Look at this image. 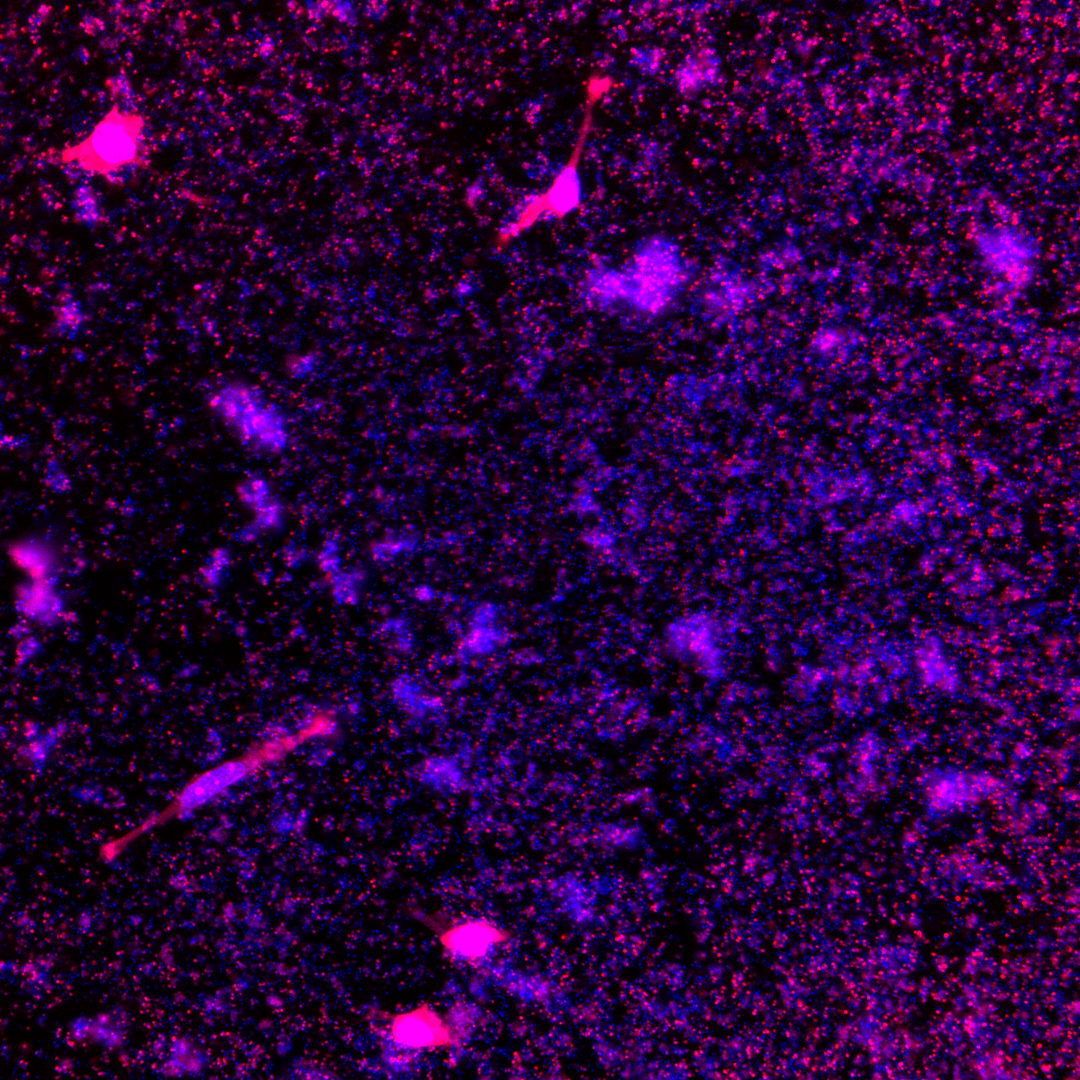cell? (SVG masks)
<instances>
[{
    "label": "cell",
    "mask_w": 1080,
    "mask_h": 1080,
    "mask_svg": "<svg viewBox=\"0 0 1080 1080\" xmlns=\"http://www.w3.org/2000/svg\"><path fill=\"white\" fill-rule=\"evenodd\" d=\"M236 492L240 501L254 513L252 527L270 528L281 521L284 507L266 479L260 476L246 478L237 485Z\"/></svg>",
    "instance_id": "obj_12"
},
{
    "label": "cell",
    "mask_w": 1080,
    "mask_h": 1080,
    "mask_svg": "<svg viewBox=\"0 0 1080 1080\" xmlns=\"http://www.w3.org/2000/svg\"><path fill=\"white\" fill-rule=\"evenodd\" d=\"M504 939L503 931L484 920H467L439 935L441 945L450 956L469 962L485 957Z\"/></svg>",
    "instance_id": "obj_8"
},
{
    "label": "cell",
    "mask_w": 1080,
    "mask_h": 1080,
    "mask_svg": "<svg viewBox=\"0 0 1080 1080\" xmlns=\"http://www.w3.org/2000/svg\"><path fill=\"white\" fill-rule=\"evenodd\" d=\"M54 577L31 579L18 592L19 609L33 620L50 624L61 615L62 603L54 588Z\"/></svg>",
    "instance_id": "obj_13"
},
{
    "label": "cell",
    "mask_w": 1080,
    "mask_h": 1080,
    "mask_svg": "<svg viewBox=\"0 0 1080 1080\" xmlns=\"http://www.w3.org/2000/svg\"><path fill=\"white\" fill-rule=\"evenodd\" d=\"M678 630L681 631V636L689 638L677 643L681 647L678 650L684 657L700 666H721V647L718 645L719 639L714 633L716 628L713 623L696 617L679 625Z\"/></svg>",
    "instance_id": "obj_11"
},
{
    "label": "cell",
    "mask_w": 1080,
    "mask_h": 1080,
    "mask_svg": "<svg viewBox=\"0 0 1080 1080\" xmlns=\"http://www.w3.org/2000/svg\"><path fill=\"white\" fill-rule=\"evenodd\" d=\"M295 745L296 738L294 737L269 741L240 757L226 761L197 775L189 781L164 810L123 837L116 839L117 844L121 848H125L130 842L149 829L204 805L214 796L239 782L254 770L282 758Z\"/></svg>",
    "instance_id": "obj_4"
},
{
    "label": "cell",
    "mask_w": 1080,
    "mask_h": 1080,
    "mask_svg": "<svg viewBox=\"0 0 1080 1080\" xmlns=\"http://www.w3.org/2000/svg\"><path fill=\"white\" fill-rule=\"evenodd\" d=\"M73 208L78 221L94 224L100 219L95 196L89 187L82 186L75 191Z\"/></svg>",
    "instance_id": "obj_16"
},
{
    "label": "cell",
    "mask_w": 1080,
    "mask_h": 1080,
    "mask_svg": "<svg viewBox=\"0 0 1080 1080\" xmlns=\"http://www.w3.org/2000/svg\"><path fill=\"white\" fill-rule=\"evenodd\" d=\"M205 1061L202 1051L187 1039L181 1038L171 1043L168 1057L160 1071L166 1076L194 1074L203 1068Z\"/></svg>",
    "instance_id": "obj_15"
},
{
    "label": "cell",
    "mask_w": 1080,
    "mask_h": 1080,
    "mask_svg": "<svg viewBox=\"0 0 1080 1080\" xmlns=\"http://www.w3.org/2000/svg\"><path fill=\"white\" fill-rule=\"evenodd\" d=\"M143 126L138 115L120 113L117 106L78 145L62 152L64 162L78 161L87 171L107 174L136 161Z\"/></svg>",
    "instance_id": "obj_5"
},
{
    "label": "cell",
    "mask_w": 1080,
    "mask_h": 1080,
    "mask_svg": "<svg viewBox=\"0 0 1080 1080\" xmlns=\"http://www.w3.org/2000/svg\"><path fill=\"white\" fill-rule=\"evenodd\" d=\"M213 413L245 446L276 455L287 447L288 423L281 410L253 385L234 381L213 392Z\"/></svg>",
    "instance_id": "obj_2"
},
{
    "label": "cell",
    "mask_w": 1080,
    "mask_h": 1080,
    "mask_svg": "<svg viewBox=\"0 0 1080 1080\" xmlns=\"http://www.w3.org/2000/svg\"><path fill=\"white\" fill-rule=\"evenodd\" d=\"M979 251L987 267L1005 282L1021 286L1032 276L1035 251L1022 237L1007 232L979 238Z\"/></svg>",
    "instance_id": "obj_7"
},
{
    "label": "cell",
    "mask_w": 1080,
    "mask_h": 1080,
    "mask_svg": "<svg viewBox=\"0 0 1080 1080\" xmlns=\"http://www.w3.org/2000/svg\"><path fill=\"white\" fill-rule=\"evenodd\" d=\"M128 1024L126 1013L115 1008L92 1017L79 1016L68 1027L71 1037L77 1042L88 1040L107 1049H116L126 1040Z\"/></svg>",
    "instance_id": "obj_10"
},
{
    "label": "cell",
    "mask_w": 1080,
    "mask_h": 1080,
    "mask_svg": "<svg viewBox=\"0 0 1080 1080\" xmlns=\"http://www.w3.org/2000/svg\"><path fill=\"white\" fill-rule=\"evenodd\" d=\"M722 59L710 46L689 51L677 66L675 83L680 94L693 97L714 86L721 76Z\"/></svg>",
    "instance_id": "obj_9"
},
{
    "label": "cell",
    "mask_w": 1080,
    "mask_h": 1080,
    "mask_svg": "<svg viewBox=\"0 0 1080 1080\" xmlns=\"http://www.w3.org/2000/svg\"><path fill=\"white\" fill-rule=\"evenodd\" d=\"M662 51L652 47H639L631 51L632 65L643 73L654 74L661 63Z\"/></svg>",
    "instance_id": "obj_18"
},
{
    "label": "cell",
    "mask_w": 1080,
    "mask_h": 1080,
    "mask_svg": "<svg viewBox=\"0 0 1080 1080\" xmlns=\"http://www.w3.org/2000/svg\"><path fill=\"white\" fill-rule=\"evenodd\" d=\"M390 1038L401 1048L422 1050L455 1044L457 1036L447 1021L424 1003L393 1017Z\"/></svg>",
    "instance_id": "obj_6"
},
{
    "label": "cell",
    "mask_w": 1080,
    "mask_h": 1080,
    "mask_svg": "<svg viewBox=\"0 0 1080 1080\" xmlns=\"http://www.w3.org/2000/svg\"><path fill=\"white\" fill-rule=\"evenodd\" d=\"M56 308V328L61 334L75 332L82 321L79 305L73 299L61 300Z\"/></svg>",
    "instance_id": "obj_17"
},
{
    "label": "cell",
    "mask_w": 1080,
    "mask_h": 1080,
    "mask_svg": "<svg viewBox=\"0 0 1080 1080\" xmlns=\"http://www.w3.org/2000/svg\"><path fill=\"white\" fill-rule=\"evenodd\" d=\"M689 279L679 247L664 235L643 241L619 268H593L583 291L596 305L623 306L643 314H658L682 291Z\"/></svg>",
    "instance_id": "obj_1"
},
{
    "label": "cell",
    "mask_w": 1080,
    "mask_h": 1080,
    "mask_svg": "<svg viewBox=\"0 0 1080 1080\" xmlns=\"http://www.w3.org/2000/svg\"><path fill=\"white\" fill-rule=\"evenodd\" d=\"M9 553L13 561L23 569L31 579L54 577L56 556L44 541L30 538L11 546Z\"/></svg>",
    "instance_id": "obj_14"
},
{
    "label": "cell",
    "mask_w": 1080,
    "mask_h": 1080,
    "mask_svg": "<svg viewBox=\"0 0 1080 1080\" xmlns=\"http://www.w3.org/2000/svg\"><path fill=\"white\" fill-rule=\"evenodd\" d=\"M611 86L608 77L592 76L586 83V100L577 139L567 163L541 194L530 199L515 219L499 233L497 244L507 245L511 239L533 226L537 221L553 217L561 219L576 209L581 201L579 162L592 126L593 110Z\"/></svg>",
    "instance_id": "obj_3"
}]
</instances>
